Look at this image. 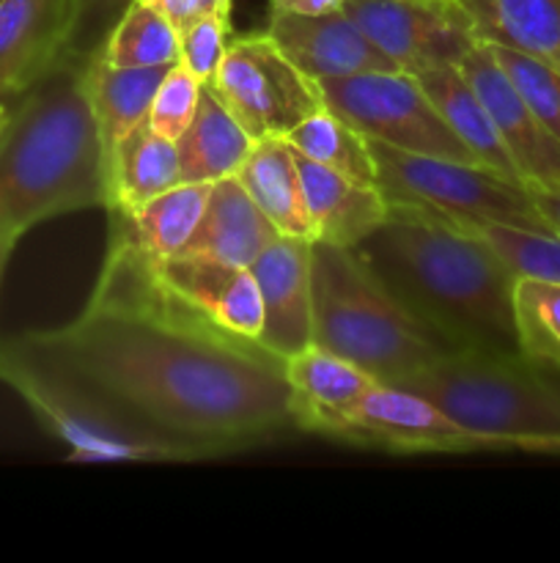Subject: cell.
Here are the masks:
<instances>
[{
	"label": "cell",
	"mask_w": 560,
	"mask_h": 563,
	"mask_svg": "<svg viewBox=\"0 0 560 563\" xmlns=\"http://www.w3.org/2000/svg\"><path fill=\"white\" fill-rule=\"evenodd\" d=\"M22 341L190 462L296 432L283 357L181 302L115 214L80 317Z\"/></svg>",
	"instance_id": "obj_1"
},
{
	"label": "cell",
	"mask_w": 560,
	"mask_h": 563,
	"mask_svg": "<svg viewBox=\"0 0 560 563\" xmlns=\"http://www.w3.org/2000/svg\"><path fill=\"white\" fill-rule=\"evenodd\" d=\"M388 201V220L355 247L373 275L459 350L522 352L516 275L497 251L453 214Z\"/></svg>",
	"instance_id": "obj_2"
},
{
	"label": "cell",
	"mask_w": 560,
	"mask_h": 563,
	"mask_svg": "<svg viewBox=\"0 0 560 563\" xmlns=\"http://www.w3.org/2000/svg\"><path fill=\"white\" fill-rule=\"evenodd\" d=\"M108 152L86 86V60L64 58L16 97L0 135V229L108 209Z\"/></svg>",
	"instance_id": "obj_3"
},
{
	"label": "cell",
	"mask_w": 560,
	"mask_h": 563,
	"mask_svg": "<svg viewBox=\"0 0 560 563\" xmlns=\"http://www.w3.org/2000/svg\"><path fill=\"white\" fill-rule=\"evenodd\" d=\"M311 341L357 363L384 385L401 383L459 350L412 313L355 247L311 242Z\"/></svg>",
	"instance_id": "obj_4"
},
{
	"label": "cell",
	"mask_w": 560,
	"mask_h": 563,
	"mask_svg": "<svg viewBox=\"0 0 560 563\" xmlns=\"http://www.w3.org/2000/svg\"><path fill=\"white\" fill-rule=\"evenodd\" d=\"M395 385L503 451L560 454V368L522 352L456 350Z\"/></svg>",
	"instance_id": "obj_5"
},
{
	"label": "cell",
	"mask_w": 560,
	"mask_h": 563,
	"mask_svg": "<svg viewBox=\"0 0 560 563\" xmlns=\"http://www.w3.org/2000/svg\"><path fill=\"white\" fill-rule=\"evenodd\" d=\"M0 383L71 451V462H190L176 445L121 416L86 383L20 339L0 341Z\"/></svg>",
	"instance_id": "obj_6"
},
{
	"label": "cell",
	"mask_w": 560,
	"mask_h": 563,
	"mask_svg": "<svg viewBox=\"0 0 560 563\" xmlns=\"http://www.w3.org/2000/svg\"><path fill=\"white\" fill-rule=\"evenodd\" d=\"M371 154L379 190L393 201L423 203L456 218L552 234L530 190L483 165L401 152L379 141H371Z\"/></svg>",
	"instance_id": "obj_7"
},
{
	"label": "cell",
	"mask_w": 560,
	"mask_h": 563,
	"mask_svg": "<svg viewBox=\"0 0 560 563\" xmlns=\"http://www.w3.org/2000/svg\"><path fill=\"white\" fill-rule=\"evenodd\" d=\"M324 108L366 137L412 154L475 163L456 137L412 71H371L357 77L316 80Z\"/></svg>",
	"instance_id": "obj_8"
},
{
	"label": "cell",
	"mask_w": 560,
	"mask_h": 563,
	"mask_svg": "<svg viewBox=\"0 0 560 563\" xmlns=\"http://www.w3.org/2000/svg\"><path fill=\"white\" fill-rule=\"evenodd\" d=\"M209 86L253 141L285 137L307 115L324 108L316 80H311L267 31L234 38Z\"/></svg>",
	"instance_id": "obj_9"
},
{
	"label": "cell",
	"mask_w": 560,
	"mask_h": 563,
	"mask_svg": "<svg viewBox=\"0 0 560 563\" xmlns=\"http://www.w3.org/2000/svg\"><path fill=\"white\" fill-rule=\"evenodd\" d=\"M327 440L390 454H478L503 445L470 432L426 396L401 385L377 383L360 405L329 429Z\"/></svg>",
	"instance_id": "obj_10"
},
{
	"label": "cell",
	"mask_w": 560,
	"mask_h": 563,
	"mask_svg": "<svg viewBox=\"0 0 560 563\" xmlns=\"http://www.w3.org/2000/svg\"><path fill=\"white\" fill-rule=\"evenodd\" d=\"M346 14L404 71L459 66L478 44L453 0H346Z\"/></svg>",
	"instance_id": "obj_11"
},
{
	"label": "cell",
	"mask_w": 560,
	"mask_h": 563,
	"mask_svg": "<svg viewBox=\"0 0 560 563\" xmlns=\"http://www.w3.org/2000/svg\"><path fill=\"white\" fill-rule=\"evenodd\" d=\"M459 69L486 104L505 148L527 190H552L560 185V141L536 119L525 99L516 93L505 71L494 64L486 44L478 42Z\"/></svg>",
	"instance_id": "obj_12"
},
{
	"label": "cell",
	"mask_w": 560,
	"mask_h": 563,
	"mask_svg": "<svg viewBox=\"0 0 560 563\" xmlns=\"http://www.w3.org/2000/svg\"><path fill=\"white\" fill-rule=\"evenodd\" d=\"M267 33L311 80L401 69L344 9L327 14H272Z\"/></svg>",
	"instance_id": "obj_13"
},
{
	"label": "cell",
	"mask_w": 560,
	"mask_h": 563,
	"mask_svg": "<svg viewBox=\"0 0 560 563\" xmlns=\"http://www.w3.org/2000/svg\"><path fill=\"white\" fill-rule=\"evenodd\" d=\"M311 242L280 234L250 264L264 300V330L258 344L283 361L311 344L313 335Z\"/></svg>",
	"instance_id": "obj_14"
},
{
	"label": "cell",
	"mask_w": 560,
	"mask_h": 563,
	"mask_svg": "<svg viewBox=\"0 0 560 563\" xmlns=\"http://www.w3.org/2000/svg\"><path fill=\"white\" fill-rule=\"evenodd\" d=\"M157 275L181 302L228 333L258 341L264 330V300L250 267L201 256L157 262Z\"/></svg>",
	"instance_id": "obj_15"
},
{
	"label": "cell",
	"mask_w": 560,
	"mask_h": 563,
	"mask_svg": "<svg viewBox=\"0 0 560 563\" xmlns=\"http://www.w3.org/2000/svg\"><path fill=\"white\" fill-rule=\"evenodd\" d=\"M285 379L294 399L296 432L327 438L379 383L366 368L311 341L285 357Z\"/></svg>",
	"instance_id": "obj_16"
},
{
	"label": "cell",
	"mask_w": 560,
	"mask_h": 563,
	"mask_svg": "<svg viewBox=\"0 0 560 563\" xmlns=\"http://www.w3.org/2000/svg\"><path fill=\"white\" fill-rule=\"evenodd\" d=\"M71 0H0V86L22 93L64 58Z\"/></svg>",
	"instance_id": "obj_17"
},
{
	"label": "cell",
	"mask_w": 560,
	"mask_h": 563,
	"mask_svg": "<svg viewBox=\"0 0 560 563\" xmlns=\"http://www.w3.org/2000/svg\"><path fill=\"white\" fill-rule=\"evenodd\" d=\"M280 236L272 220L256 207L236 176L212 181L206 207L179 256L214 258L236 267H250Z\"/></svg>",
	"instance_id": "obj_18"
},
{
	"label": "cell",
	"mask_w": 560,
	"mask_h": 563,
	"mask_svg": "<svg viewBox=\"0 0 560 563\" xmlns=\"http://www.w3.org/2000/svg\"><path fill=\"white\" fill-rule=\"evenodd\" d=\"M313 240L340 247H357L388 220L390 201L377 185L311 163L296 154Z\"/></svg>",
	"instance_id": "obj_19"
},
{
	"label": "cell",
	"mask_w": 560,
	"mask_h": 563,
	"mask_svg": "<svg viewBox=\"0 0 560 563\" xmlns=\"http://www.w3.org/2000/svg\"><path fill=\"white\" fill-rule=\"evenodd\" d=\"M415 77L434 102V108L439 110V115L456 132V137L470 148L475 163L522 185L514 159H511L503 137H500L486 104L481 102L464 71L459 66H432V69L415 71Z\"/></svg>",
	"instance_id": "obj_20"
},
{
	"label": "cell",
	"mask_w": 560,
	"mask_h": 563,
	"mask_svg": "<svg viewBox=\"0 0 560 563\" xmlns=\"http://www.w3.org/2000/svg\"><path fill=\"white\" fill-rule=\"evenodd\" d=\"M234 176L280 234L313 240L296 152L285 137H264L253 143Z\"/></svg>",
	"instance_id": "obj_21"
},
{
	"label": "cell",
	"mask_w": 560,
	"mask_h": 563,
	"mask_svg": "<svg viewBox=\"0 0 560 563\" xmlns=\"http://www.w3.org/2000/svg\"><path fill=\"white\" fill-rule=\"evenodd\" d=\"M478 42L522 49L560 71V0H453Z\"/></svg>",
	"instance_id": "obj_22"
},
{
	"label": "cell",
	"mask_w": 560,
	"mask_h": 563,
	"mask_svg": "<svg viewBox=\"0 0 560 563\" xmlns=\"http://www.w3.org/2000/svg\"><path fill=\"white\" fill-rule=\"evenodd\" d=\"M181 181L176 143L157 135L143 121L141 126L121 137L108 157L110 207L104 212H135Z\"/></svg>",
	"instance_id": "obj_23"
},
{
	"label": "cell",
	"mask_w": 560,
	"mask_h": 563,
	"mask_svg": "<svg viewBox=\"0 0 560 563\" xmlns=\"http://www.w3.org/2000/svg\"><path fill=\"white\" fill-rule=\"evenodd\" d=\"M253 137L245 126L231 115V110L220 102L212 86H203L201 102L184 135L176 141L179 152V174L181 181H212L234 176L239 165L253 148Z\"/></svg>",
	"instance_id": "obj_24"
},
{
	"label": "cell",
	"mask_w": 560,
	"mask_h": 563,
	"mask_svg": "<svg viewBox=\"0 0 560 563\" xmlns=\"http://www.w3.org/2000/svg\"><path fill=\"white\" fill-rule=\"evenodd\" d=\"M170 66H110L99 55L86 60V86L104 152L148 119L154 93Z\"/></svg>",
	"instance_id": "obj_25"
},
{
	"label": "cell",
	"mask_w": 560,
	"mask_h": 563,
	"mask_svg": "<svg viewBox=\"0 0 560 563\" xmlns=\"http://www.w3.org/2000/svg\"><path fill=\"white\" fill-rule=\"evenodd\" d=\"M209 187L212 185H201V181H179L135 212H115L113 209L108 214H115L124 223V229L130 231L143 253L165 262V258L179 256L181 247L195 231L203 207H206Z\"/></svg>",
	"instance_id": "obj_26"
},
{
	"label": "cell",
	"mask_w": 560,
	"mask_h": 563,
	"mask_svg": "<svg viewBox=\"0 0 560 563\" xmlns=\"http://www.w3.org/2000/svg\"><path fill=\"white\" fill-rule=\"evenodd\" d=\"M285 141L300 157L311 159V163L324 165V168L349 176V179L377 185V163H373L371 141L351 124H346L329 108L307 115L302 124H296L285 135Z\"/></svg>",
	"instance_id": "obj_27"
},
{
	"label": "cell",
	"mask_w": 560,
	"mask_h": 563,
	"mask_svg": "<svg viewBox=\"0 0 560 563\" xmlns=\"http://www.w3.org/2000/svg\"><path fill=\"white\" fill-rule=\"evenodd\" d=\"M93 55L110 66L179 64V31L146 0H132Z\"/></svg>",
	"instance_id": "obj_28"
},
{
	"label": "cell",
	"mask_w": 560,
	"mask_h": 563,
	"mask_svg": "<svg viewBox=\"0 0 560 563\" xmlns=\"http://www.w3.org/2000/svg\"><path fill=\"white\" fill-rule=\"evenodd\" d=\"M514 319L522 355L560 368V280H514Z\"/></svg>",
	"instance_id": "obj_29"
},
{
	"label": "cell",
	"mask_w": 560,
	"mask_h": 563,
	"mask_svg": "<svg viewBox=\"0 0 560 563\" xmlns=\"http://www.w3.org/2000/svg\"><path fill=\"white\" fill-rule=\"evenodd\" d=\"M456 218V214H453ZM461 223L470 225L472 231L483 236L489 245L497 251L505 267L519 278H544V280H560V236L544 234V231H527L516 229V225L503 223H486V220H470L456 218Z\"/></svg>",
	"instance_id": "obj_30"
},
{
	"label": "cell",
	"mask_w": 560,
	"mask_h": 563,
	"mask_svg": "<svg viewBox=\"0 0 560 563\" xmlns=\"http://www.w3.org/2000/svg\"><path fill=\"white\" fill-rule=\"evenodd\" d=\"M536 119L560 141V71L500 42H483Z\"/></svg>",
	"instance_id": "obj_31"
},
{
	"label": "cell",
	"mask_w": 560,
	"mask_h": 563,
	"mask_svg": "<svg viewBox=\"0 0 560 563\" xmlns=\"http://www.w3.org/2000/svg\"><path fill=\"white\" fill-rule=\"evenodd\" d=\"M203 82L198 80L192 71H187L181 64H173L168 75L159 82L157 93H154L152 110H148V126L157 135L168 137V141H179L184 130L190 126L192 115H195L198 102H201Z\"/></svg>",
	"instance_id": "obj_32"
},
{
	"label": "cell",
	"mask_w": 560,
	"mask_h": 563,
	"mask_svg": "<svg viewBox=\"0 0 560 563\" xmlns=\"http://www.w3.org/2000/svg\"><path fill=\"white\" fill-rule=\"evenodd\" d=\"M231 36L228 16H201L179 31V64L198 77L203 86L214 80L225 58Z\"/></svg>",
	"instance_id": "obj_33"
},
{
	"label": "cell",
	"mask_w": 560,
	"mask_h": 563,
	"mask_svg": "<svg viewBox=\"0 0 560 563\" xmlns=\"http://www.w3.org/2000/svg\"><path fill=\"white\" fill-rule=\"evenodd\" d=\"M130 3L132 0H71L64 55L80 60L91 58Z\"/></svg>",
	"instance_id": "obj_34"
},
{
	"label": "cell",
	"mask_w": 560,
	"mask_h": 563,
	"mask_svg": "<svg viewBox=\"0 0 560 563\" xmlns=\"http://www.w3.org/2000/svg\"><path fill=\"white\" fill-rule=\"evenodd\" d=\"M154 9L163 11L176 31L187 27L190 22L201 20V16H228L231 20V5L234 0H146Z\"/></svg>",
	"instance_id": "obj_35"
},
{
	"label": "cell",
	"mask_w": 560,
	"mask_h": 563,
	"mask_svg": "<svg viewBox=\"0 0 560 563\" xmlns=\"http://www.w3.org/2000/svg\"><path fill=\"white\" fill-rule=\"evenodd\" d=\"M344 5L346 0H269L272 14H327Z\"/></svg>",
	"instance_id": "obj_36"
},
{
	"label": "cell",
	"mask_w": 560,
	"mask_h": 563,
	"mask_svg": "<svg viewBox=\"0 0 560 563\" xmlns=\"http://www.w3.org/2000/svg\"><path fill=\"white\" fill-rule=\"evenodd\" d=\"M533 201H536L538 212L547 220L549 231L560 236V185L552 187V190H533Z\"/></svg>",
	"instance_id": "obj_37"
},
{
	"label": "cell",
	"mask_w": 560,
	"mask_h": 563,
	"mask_svg": "<svg viewBox=\"0 0 560 563\" xmlns=\"http://www.w3.org/2000/svg\"><path fill=\"white\" fill-rule=\"evenodd\" d=\"M16 242H20V236L11 234V231H5V229H0V284H3L5 267H9L11 253H14Z\"/></svg>",
	"instance_id": "obj_38"
},
{
	"label": "cell",
	"mask_w": 560,
	"mask_h": 563,
	"mask_svg": "<svg viewBox=\"0 0 560 563\" xmlns=\"http://www.w3.org/2000/svg\"><path fill=\"white\" fill-rule=\"evenodd\" d=\"M16 97H20V93L9 91V88L0 86V124H3V121L9 119V113H11V108H14Z\"/></svg>",
	"instance_id": "obj_39"
},
{
	"label": "cell",
	"mask_w": 560,
	"mask_h": 563,
	"mask_svg": "<svg viewBox=\"0 0 560 563\" xmlns=\"http://www.w3.org/2000/svg\"><path fill=\"white\" fill-rule=\"evenodd\" d=\"M5 121H9V119H5ZM5 121H3V124H0V135H3V126H5Z\"/></svg>",
	"instance_id": "obj_40"
}]
</instances>
